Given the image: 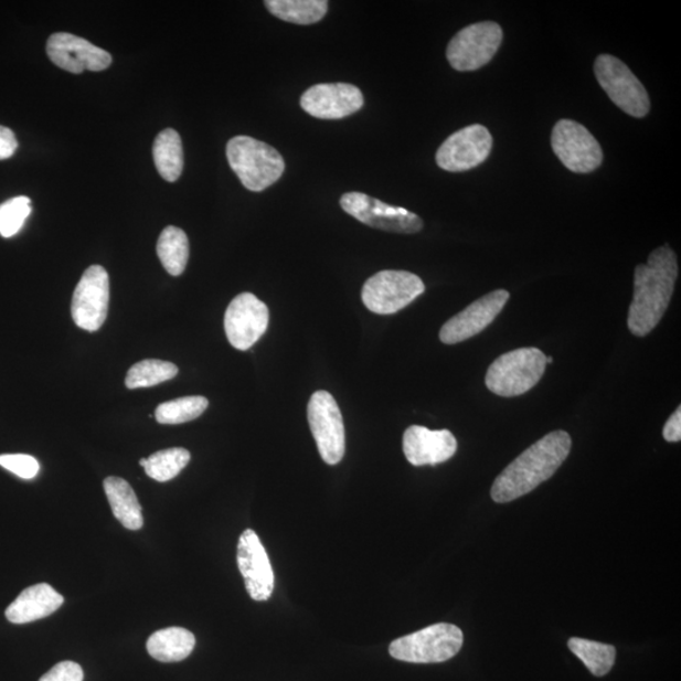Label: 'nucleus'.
<instances>
[{"label": "nucleus", "instance_id": "obj_20", "mask_svg": "<svg viewBox=\"0 0 681 681\" xmlns=\"http://www.w3.org/2000/svg\"><path fill=\"white\" fill-rule=\"evenodd\" d=\"M65 599L47 583H40L22 592L14 603L9 605L6 617L15 625L42 620L56 613Z\"/></svg>", "mask_w": 681, "mask_h": 681}, {"label": "nucleus", "instance_id": "obj_25", "mask_svg": "<svg viewBox=\"0 0 681 681\" xmlns=\"http://www.w3.org/2000/svg\"><path fill=\"white\" fill-rule=\"evenodd\" d=\"M264 4L279 20L302 25L320 22L329 9L326 0H267Z\"/></svg>", "mask_w": 681, "mask_h": 681}, {"label": "nucleus", "instance_id": "obj_32", "mask_svg": "<svg viewBox=\"0 0 681 681\" xmlns=\"http://www.w3.org/2000/svg\"><path fill=\"white\" fill-rule=\"evenodd\" d=\"M83 668L74 661H62L44 674L40 681H83Z\"/></svg>", "mask_w": 681, "mask_h": 681}, {"label": "nucleus", "instance_id": "obj_34", "mask_svg": "<svg viewBox=\"0 0 681 681\" xmlns=\"http://www.w3.org/2000/svg\"><path fill=\"white\" fill-rule=\"evenodd\" d=\"M662 436H664L666 440L671 441V444H677L681 439V409L679 408L671 414V417L668 419L664 430H662Z\"/></svg>", "mask_w": 681, "mask_h": 681}, {"label": "nucleus", "instance_id": "obj_33", "mask_svg": "<svg viewBox=\"0 0 681 681\" xmlns=\"http://www.w3.org/2000/svg\"><path fill=\"white\" fill-rule=\"evenodd\" d=\"M17 148L18 141L14 132L7 127L0 126V161L11 158L15 153Z\"/></svg>", "mask_w": 681, "mask_h": 681}, {"label": "nucleus", "instance_id": "obj_22", "mask_svg": "<svg viewBox=\"0 0 681 681\" xmlns=\"http://www.w3.org/2000/svg\"><path fill=\"white\" fill-rule=\"evenodd\" d=\"M196 645L194 635L183 627H168L150 636L147 641L149 656L162 662L188 659Z\"/></svg>", "mask_w": 681, "mask_h": 681}, {"label": "nucleus", "instance_id": "obj_14", "mask_svg": "<svg viewBox=\"0 0 681 681\" xmlns=\"http://www.w3.org/2000/svg\"><path fill=\"white\" fill-rule=\"evenodd\" d=\"M268 324L267 305L252 294L236 296L226 309L225 332L236 350H251L267 332Z\"/></svg>", "mask_w": 681, "mask_h": 681}, {"label": "nucleus", "instance_id": "obj_28", "mask_svg": "<svg viewBox=\"0 0 681 681\" xmlns=\"http://www.w3.org/2000/svg\"><path fill=\"white\" fill-rule=\"evenodd\" d=\"M190 459L191 455L188 449H163L147 458L145 470L150 479L167 482L179 476L183 468L190 464Z\"/></svg>", "mask_w": 681, "mask_h": 681}, {"label": "nucleus", "instance_id": "obj_3", "mask_svg": "<svg viewBox=\"0 0 681 681\" xmlns=\"http://www.w3.org/2000/svg\"><path fill=\"white\" fill-rule=\"evenodd\" d=\"M226 157L244 188L253 192L270 188L286 170L285 159L276 148L252 137L230 139Z\"/></svg>", "mask_w": 681, "mask_h": 681}, {"label": "nucleus", "instance_id": "obj_6", "mask_svg": "<svg viewBox=\"0 0 681 681\" xmlns=\"http://www.w3.org/2000/svg\"><path fill=\"white\" fill-rule=\"evenodd\" d=\"M424 290L423 280L411 272L383 270L366 280L361 297L369 311L393 315L408 307Z\"/></svg>", "mask_w": 681, "mask_h": 681}, {"label": "nucleus", "instance_id": "obj_7", "mask_svg": "<svg viewBox=\"0 0 681 681\" xmlns=\"http://www.w3.org/2000/svg\"><path fill=\"white\" fill-rule=\"evenodd\" d=\"M595 74L609 99L634 118H643L650 111L647 88L629 66L611 55H600L595 62Z\"/></svg>", "mask_w": 681, "mask_h": 681}, {"label": "nucleus", "instance_id": "obj_15", "mask_svg": "<svg viewBox=\"0 0 681 681\" xmlns=\"http://www.w3.org/2000/svg\"><path fill=\"white\" fill-rule=\"evenodd\" d=\"M509 298L508 290L499 289L477 299L441 327L440 341L446 344H456L479 334L500 315Z\"/></svg>", "mask_w": 681, "mask_h": 681}, {"label": "nucleus", "instance_id": "obj_16", "mask_svg": "<svg viewBox=\"0 0 681 681\" xmlns=\"http://www.w3.org/2000/svg\"><path fill=\"white\" fill-rule=\"evenodd\" d=\"M50 60L71 74H82L84 71H103L111 65L109 52L95 46L75 34L53 33L47 41Z\"/></svg>", "mask_w": 681, "mask_h": 681}, {"label": "nucleus", "instance_id": "obj_29", "mask_svg": "<svg viewBox=\"0 0 681 681\" xmlns=\"http://www.w3.org/2000/svg\"><path fill=\"white\" fill-rule=\"evenodd\" d=\"M205 396H185L157 406L155 417L161 424H182L198 419L208 409Z\"/></svg>", "mask_w": 681, "mask_h": 681}, {"label": "nucleus", "instance_id": "obj_26", "mask_svg": "<svg viewBox=\"0 0 681 681\" xmlns=\"http://www.w3.org/2000/svg\"><path fill=\"white\" fill-rule=\"evenodd\" d=\"M568 648L595 677L608 674L616 661V649L613 645L572 638Z\"/></svg>", "mask_w": 681, "mask_h": 681}, {"label": "nucleus", "instance_id": "obj_30", "mask_svg": "<svg viewBox=\"0 0 681 681\" xmlns=\"http://www.w3.org/2000/svg\"><path fill=\"white\" fill-rule=\"evenodd\" d=\"M31 200L18 196L0 205V235L12 237L20 233L25 220L31 215Z\"/></svg>", "mask_w": 681, "mask_h": 681}, {"label": "nucleus", "instance_id": "obj_17", "mask_svg": "<svg viewBox=\"0 0 681 681\" xmlns=\"http://www.w3.org/2000/svg\"><path fill=\"white\" fill-rule=\"evenodd\" d=\"M300 106L317 119H342L364 106V95L351 84H318L300 97Z\"/></svg>", "mask_w": 681, "mask_h": 681}, {"label": "nucleus", "instance_id": "obj_2", "mask_svg": "<svg viewBox=\"0 0 681 681\" xmlns=\"http://www.w3.org/2000/svg\"><path fill=\"white\" fill-rule=\"evenodd\" d=\"M571 448L572 438L564 430L552 432L538 440L498 476L491 489L492 500L507 503L525 497L558 471Z\"/></svg>", "mask_w": 681, "mask_h": 681}, {"label": "nucleus", "instance_id": "obj_5", "mask_svg": "<svg viewBox=\"0 0 681 681\" xmlns=\"http://www.w3.org/2000/svg\"><path fill=\"white\" fill-rule=\"evenodd\" d=\"M464 632L450 624H437L396 639L389 647L391 656L414 664H436L457 656L462 649Z\"/></svg>", "mask_w": 681, "mask_h": 681}, {"label": "nucleus", "instance_id": "obj_27", "mask_svg": "<svg viewBox=\"0 0 681 681\" xmlns=\"http://www.w3.org/2000/svg\"><path fill=\"white\" fill-rule=\"evenodd\" d=\"M177 374H179V368L172 362L148 359L130 368L126 377V385L130 391L156 386L168 382Z\"/></svg>", "mask_w": 681, "mask_h": 681}, {"label": "nucleus", "instance_id": "obj_18", "mask_svg": "<svg viewBox=\"0 0 681 681\" xmlns=\"http://www.w3.org/2000/svg\"><path fill=\"white\" fill-rule=\"evenodd\" d=\"M237 567L243 574L247 594L258 603L272 597L274 573L267 551L258 534L252 529L245 530L237 544Z\"/></svg>", "mask_w": 681, "mask_h": 681}, {"label": "nucleus", "instance_id": "obj_8", "mask_svg": "<svg viewBox=\"0 0 681 681\" xmlns=\"http://www.w3.org/2000/svg\"><path fill=\"white\" fill-rule=\"evenodd\" d=\"M308 423L320 453L327 465L342 461L347 449V437L342 414L334 397L324 391H318L309 400Z\"/></svg>", "mask_w": 681, "mask_h": 681}, {"label": "nucleus", "instance_id": "obj_10", "mask_svg": "<svg viewBox=\"0 0 681 681\" xmlns=\"http://www.w3.org/2000/svg\"><path fill=\"white\" fill-rule=\"evenodd\" d=\"M503 33L494 22H481L466 26L450 40L447 58L457 71L479 70L497 55Z\"/></svg>", "mask_w": 681, "mask_h": 681}, {"label": "nucleus", "instance_id": "obj_12", "mask_svg": "<svg viewBox=\"0 0 681 681\" xmlns=\"http://www.w3.org/2000/svg\"><path fill=\"white\" fill-rule=\"evenodd\" d=\"M109 274L100 265L87 268L75 288L71 315L79 329L99 331L108 317Z\"/></svg>", "mask_w": 681, "mask_h": 681}, {"label": "nucleus", "instance_id": "obj_31", "mask_svg": "<svg viewBox=\"0 0 681 681\" xmlns=\"http://www.w3.org/2000/svg\"><path fill=\"white\" fill-rule=\"evenodd\" d=\"M0 466L9 472L21 477L23 480H32L39 475L40 464L38 459L29 455H3L0 456Z\"/></svg>", "mask_w": 681, "mask_h": 681}, {"label": "nucleus", "instance_id": "obj_24", "mask_svg": "<svg viewBox=\"0 0 681 681\" xmlns=\"http://www.w3.org/2000/svg\"><path fill=\"white\" fill-rule=\"evenodd\" d=\"M157 254L168 274L181 276L190 256L188 235L180 227L167 226L158 238Z\"/></svg>", "mask_w": 681, "mask_h": 681}, {"label": "nucleus", "instance_id": "obj_35", "mask_svg": "<svg viewBox=\"0 0 681 681\" xmlns=\"http://www.w3.org/2000/svg\"><path fill=\"white\" fill-rule=\"evenodd\" d=\"M146 464H147V458H141V459H140V461H139V465H140L141 467H145V466H146Z\"/></svg>", "mask_w": 681, "mask_h": 681}, {"label": "nucleus", "instance_id": "obj_36", "mask_svg": "<svg viewBox=\"0 0 681 681\" xmlns=\"http://www.w3.org/2000/svg\"><path fill=\"white\" fill-rule=\"evenodd\" d=\"M552 362H553V358L552 357H547L546 358V365L547 364H552Z\"/></svg>", "mask_w": 681, "mask_h": 681}, {"label": "nucleus", "instance_id": "obj_11", "mask_svg": "<svg viewBox=\"0 0 681 681\" xmlns=\"http://www.w3.org/2000/svg\"><path fill=\"white\" fill-rule=\"evenodd\" d=\"M552 147L556 157L572 172H594L604 161L603 148L597 139L574 120L562 119L555 124Z\"/></svg>", "mask_w": 681, "mask_h": 681}, {"label": "nucleus", "instance_id": "obj_21", "mask_svg": "<svg viewBox=\"0 0 681 681\" xmlns=\"http://www.w3.org/2000/svg\"><path fill=\"white\" fill-rule=\"evenodd\" d=\"M104 490L108 498L113 515L124 528L139 530L145 524L141 507L135 490L120 477H108L104 481Z\"/></svg>", "mask_w": 681, "mask_h": 681}, {"label": "nucleus", "instance_id": "obj_9", "mask_svg": "<svg viewBox=\"0 0 681 681\" xmlns=\"http://www.w3.org/2000/svg\"><path fill=\"white\" fill-rule=\"evenodd\" d=\"M343 211L360 223L387 233L417 234L423 228L418 215L404 209L387 205V203L368 196L361 192L344 193L340 200Z\"/></svg>", "mask_w": 681, "mask_h": 681}, {"label": "nucleus", "instance_id": "obj_23", "mask_svg": "<svg viewBox=\"0 0 681 681\" xmlns=\"http://www.w3.org/2000/svg\"><path fill=\"white\" fill-rule=\"evenodd\" d=\"M153 158L157 171L168 182H175L183 171L182 140L174 129L159 132L153 145Z\"/></svg>", "mask_w": 681, "mask_h": 681}, {"label": "nucleus", "instance_id": "obj_19", "mask_svg": "<svg viewBox=\"0 0 681 681\" xmlns=\"http://www.w3.org/2000/svg\"><path fill=\"white\" fill-rule=\"evenodd\" d=\"M403 449L408 462L415 467L447 462L457 453L456 437L447 429L430 430L412 426L405 430Z\"/></svg>", "mask_w": 681, "mask_h": 681}, {"label": "nucleus", "instance_id": "obj_13", "mask_svg": "<svg viewBox=\"0 0 681 681\" xmlns=\"http://www.w3.org/2000/svg\"><path fill=\"white\" fill-rule=\"evenodd\" d=\"M492 137L488 128L473 124L454 132L438 149L436 161L441 170L465 172L489 158Z\"/></svg>", "mask_w": 681, "mask_h": 681}, {"label": "nucleus", "instance_id": "obj_4", "mask_svg": "<svg viewBox=\"0 0 681 681\" xmlns=\"http://www.w3.org/2000/svg\"><path fill=\"white\" fill-rule=\"evenodd\" d=\"M546 369L544 353L535 348L518 349L494 360L486 374V386L503 397L519 396L541 382Z\"/></svg>", "mask_w": 681, "mask_h": 681}, {"label": "nucleus", "instance_id": "obj_1", "mask_svg": "<svg viewBox=\"0 0 681 681\" xmlns=\"http://www.w3.org/2000/svg\"><path fill=\"white\" fill-rule=\"evenodd\" d=\"M678 259L668 245L653 251L648 264L635 269L629 329L638 338L648 336L664 317L678 278Z\"/></svg>", "mask_w": 681, "mask_h": 681}]
</instances>
